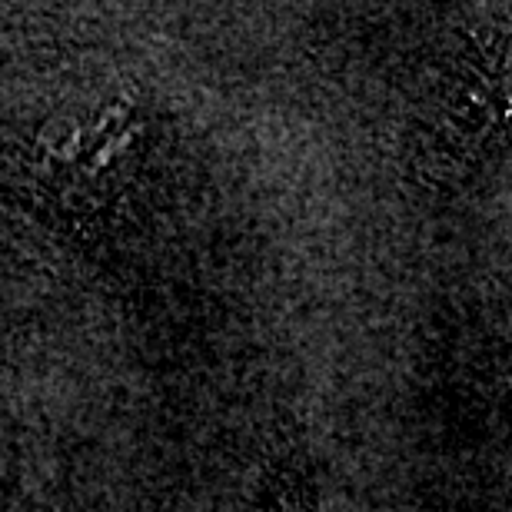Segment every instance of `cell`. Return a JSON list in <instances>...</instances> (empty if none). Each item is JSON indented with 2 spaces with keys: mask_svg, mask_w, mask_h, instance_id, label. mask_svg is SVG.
Instances as JSON below:
<instances>
[{
  "mask_svg": "<svg viewBox=\"0 0 512 512\" xmlns=\"http://www.w3.org/2000/svg\"><path fill=\"white\" fill-rule=\"evenodd\" d=\"M253 512H320L316 509V489L300 466H283L266 479Z\"/></svg>",
  "mask_w": 512,
  "mask_h": 512,
  "instance_id": "6da1fadb",
  "label": "cell"
}]
</instances>
